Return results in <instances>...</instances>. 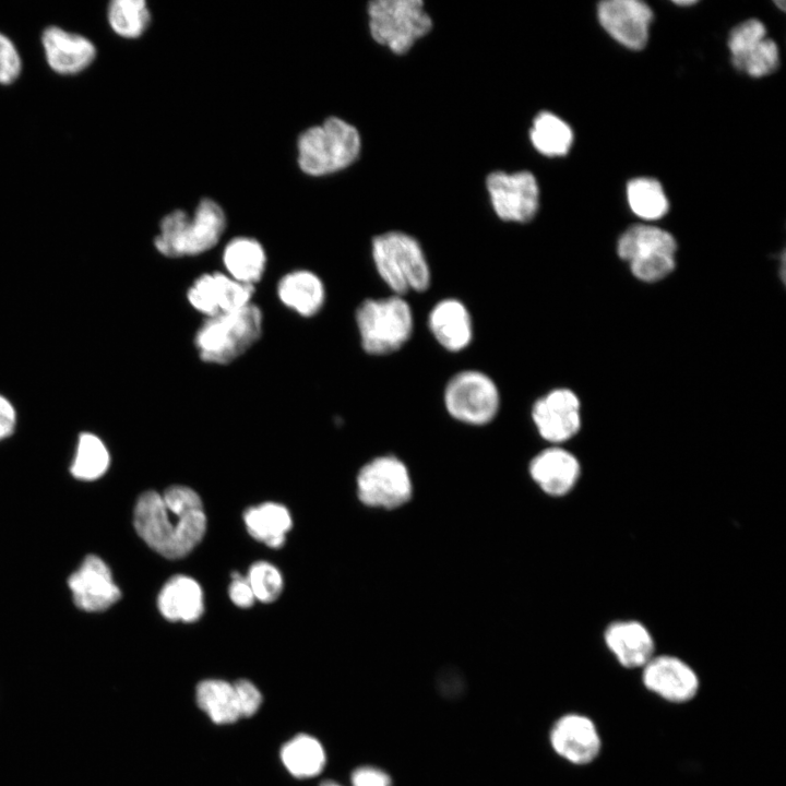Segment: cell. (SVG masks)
I'll return each instance as SVG.
<instances>
[{"mask_svg": "<svg viewBox=\"0 0 786 786\" xmlns=\"http://www.w3.org/2000/svg\"><path fill=\"white\" fill-rule=\"evenodd\" d=\"M138 535L154 551L168 559L187 556L203 538L206 516L200 496L175 485L163 493L147 490L133 510Z\"/></svg>", "mask_w": 786, "mask_h": 786, "instance_id": "1", "label": "cell"}, {"mask_svg": "<svg viewBox=\"0 0 786 786\" xmlns=\"http://www.w3.org/2000/svg\"><path fill=\"white\" fill-rule=\"evenodd\" d=\"M226 228V215L214 200L202 199L192 216L175 210L159 223L156 250L167 258L192 257L212 249Z\"/></svg>", "mask_w": 786, "mask_h": 786, "instance_id": "2", "label": "cell"}, {"mask_svg": "<svg viewBox=\"0 0 786 786\" xmlns=\"http://www.w3.org/2000/svg\"><path fill=\"white\" fill-rule=\"evenodd\" d=\"M262 326V311L251 302L241 309L207 318L194 335V346L204 362L226 365L260 338Z\"/></svg>", "mask_w": 786, "mask_h": 786, "instance_id": "3", "label": "cell"}, {"mask_svg": "<svg viewBox=\"0 0 786 786\" xmlns=\"http://www.w3.org/2000/svg\"><path fill=\"white\" fill-rule=\"evenodd\" d=\"M371 254L379 276L394 295L429 288V264L414 237L402 231L378 235L372 239Z\"/></svg>", "mask_w": 786, "mask_h": 786, "instance_id": "4", "label": "cell"}, {"mask_svg": "<svg viewBox=\"0 0 786 786\" xmlns=\"http://www.w3.org/2000/svg\"><path fill=\"white\" fill-rule=\"evenodd\" d=\"M298 165L310 176H324L349 166L360 151L357 129L337 117L305 130L298 138Z\"/></svg>", "mask_w": 786, "mask_h": 786, "instance_id": "5", "label": "cell"}, {"mask_svg": "<svg viewBox=\"0 0 786 786\" xmlns=\"http://www.w3.org/2000/svg\"><path fill=\"white\" fill-rule=\"evenodd\" d=\"M356 323L362 349L381 356L400 349L413 333L414 319L403 296L368 298L356 310Z\"/></svg>", "mask_w": 786, "mask_h": 786, "instance_id": "6", "label": "cell"}, {"mask_svg": "<svg viewBox=\"0 0 786 786\" xmlns=\"http://www.w3.org/2000/svg\"><path fill=\"white\" fill-rule=\"evenodd\" d=\"M372 38L395 53H405L432 27L420 0H374L368 3Z\"/></svg>", "mask_w": 786, "mask_h": 786, "instance_id": "7", "label": "cell"}, {"mask_svg": "<svg viewBox=\"0 0 786 786\" xmlns=\"http://www.w3.org/2000/svg\"><path fill=\"white\" fill-rule=\"evenodd\" d=\"M443 402L454 419L472 426H484L497 416L500 393L488 374L468 369L455 373L448 381Z\"/></svg>", "mask_w": 786, "mask_h": 786, "instance_id": "8", "label": "cell"}, {"mask_svg": "<svg viewBox=\"0 0 786 786\" xmlns=\"http://www.w3.org/2000/svg\"><path fill=\"white\" fill-rule=\"evenodd\" d=\"M359 500L368 507L392 510L412 498L413 485L406 465L394 455L366 463L357 476Z\"/></svg>", "mask_w": 786, "mask_h": 786, "instance_id": "9", "label": "cell"}, {"mask_svg": "<svg viewBox=\"0 0 786 786\" xmlns=\"http://www.w3.org/2000/svg\"><path fill=\"white\" fill-rule=\"evenodd\" d=\"M486 186L493 211L503 221L526 223L538 211L539 189L528 171H495L487 177Z\"/></svg>", "mask_w": 786, "mask_h": 786, "instance_id": "10", "label": "cell"}, {"mask_svg": "<svg viewBox=\"0 0 786 786\" xmlns=\"http://www.w3.org/2000/svg\"><path fill=\"white\" fill-rule=\"evenodd\" d=\"M68 586L74 605L87 612L104 611L121 598L108 564L96 555L83 559L69 576Z\"/></svg>", "mask_w": 786, "mask_h": 786, "instance_id": "11", "label": "cell"}, {"mask_svg": "<svg viewBox=\"0 0 786 786\" xmlns=\"http://www.w3.org/2000/svg\"><path fill=\"white\" fill-rule=\"evenodd\" d=\"M254 286L233 279L226 273H204L187 290L190 306L207 318L231 312L251 303Z\"/></svg>", "mask_w": 786, "mask_h": 786, "instance_id": "12", "label": "cell"}, {"mask_svg": "<svg viewBox=\"0 0 786 786\" xmlns=\"http://www.w3.org/2000/svg\"><path fill=\"white\" fill-rule=\"evenodd\" d=\"M532 419L543 439L565 442L581 428L580 400L570 389L551 390L534 403Z\"/></svg>", "mask_w": 786, "mask_h": 786, "instance_id": "13", "label": "cell"}, {"mask_svg": "<svg viewBox=\"0 0 786 786\" xmlns=\"http://www.w3.org/2000/svg\"><path fill=\"white\" fill-rule=\"evenodd\" d=\"M642 683L650 692L675 704L690 702L700 690L694 669L672 655H654L642 668Z\"/></svg>", "mask_w": 786, "mask_h": 786, "instance_id": "14", "label": "cell"}, {"mask_svg": "<svg viewBox=\"0 0 786 786\" xmlns=\"http://www.w3.org/2000/svg\"><path fill=\"white\" fill-rule=\"evenodd\" d=\"M549 742L561 759L580 766L594 762L602 751V738L595 723L579 713L560 716L550 728Z\"/></svg>", "mask_w": 786, "mask_h": 786, "instance_id": "15", "label": "cell"}, {"mask_svg": "<svg viewBox=\"0 0 786 786\" xmlns=\"http://www.w3.org/2000/svg\"><path fill=\"white\" fill-rule=\"evenodd\" d=\"M597 15L604 29L619 44L642 49L653 20L651 8L639 0H607L598 4Z\"/></svg>", "mask_w": 786, "mask_h": 786, "instance_id": "16", "label": "cell"}, {"mask_svg": "<svg viewBox=\"0 0 786 786\" xmlns=\"http://www.w3.org/2000/svg\"><path fill=\"white\" fill-rule=\"evenodd\" d=\"M41 46L48 67L59 75H76L95 60L97 50L85 36L50 25L41 34Z\"/></svg>", "mask_w": 786, "mask_h": 786, "instance_id": "17", "label": "cell"}, {"mask_svg": "<svg viewBox=\"0 0 786 786\" xmlns=\"http://www.w3.org/2000/svg\"><path fill=\"white\" fill-rule=\"evenodd\" d=\"M528 472L545 493L562 497L575 487L581 475V465L571 452L551 446L533 457Z\"/></svg>", "mask_w": 786, "mask_h": 786, "instance_id": "18", "label": "cell"}, {"mask_svg": "<svg viewBox=\"0 0 786 786\" xmlns=\"http://www.w3.org/2000/svg\"><path fill=\"white\" fill-rule=\"evenodd\" d=\"M604 641L616 660L628 669H642L655 655L652 633L636 620L611 622L605 629Z\"/></svg>", "mask_w": 786, "mask_h": 786, "instance_id": "19", "label": "cell"}, {"mask_svg": "<svg viewBox=\"0 0 786 786\" xmlns=\"http://www.w3.org/2000/svg\"><path fill=\"white\" fill-rule=\"evenodd\" d=\"M428 327L436 341L450 352L465 349L473 340L471 313L455 298L442 299L433 306L428 315Z\"/></svg>", "mask_w": 786, "mask_h": 786, "instance_id": "20", "label": "cell"}, {"mask_svg": "<svg viewBox=\"0 0 786 786\" xmlns=\"http://www.w3.org/2000/svg\"><path fill=\"white\" fill-rule=\"evenodd\" d=\"M159 612L170 621L193 622L203 614L204 600L200 584L187 575H174L157 597Z\"/></svg>", "mask_w": 786, "mask_h": 786, "instance_id": "21", "label": "cell"}, {"mask_svg": "<svg viewBox=\"0 0 786 786\" xmlns=\"http://www.w3.org/2000/svg\"><path fill=\"white\" fill-rule=\"evenodd\" d=\"M277 297L288 309L301 317H313L323 307L325 287L322 279L309 270H294L278 281Z\"/></svg>", "mask_w": 786, "mask_h": 786, "instance_id": "22", "label": "cell"}, {"mask_svg": "<svg viewBox=\"0 0 786 786\" xmlns=\"http://www.w3.org/2000/svg\"><path fill=\"white\" fill-rule=\"evenodd\" d=\"M222 260L228 276L252 286L262 278L266 266L263 246L245 236L236 237L225 246Z\"/></svg>", "mask_w": 786, "mask_h": 786, "instance_id": "23", "label": "cell"}, {"mask_svg": "<svg viewBox=\"0 0 786 786\" xmlns=\"http://www.w3.org/2000/svg\"><path fill=\"white\" fill-rule=\"evenodd\" d=\"M248 533L271 548H279L290 531L293 521L286 507L276 502H264L248 508L243 513Z\"/></svg>", "mask_w": 786, "mask_h": 786, "instance_id": "24", "label": "cell"}, {"mask_svg": "<svg viewBox=\"0 0 786 786\" xmlns=\"http://www.w3.org/2000/svg\"><path fill=\"white\" fill-rule=\"evenodd\" d=\"M196 702L216 724H231L243 717L235 682L219 679L201 681L196 687Z\"/></svg>", "mask_w": 786, "mask_h": 786, "instance_id": "25", "label": "cell"}, {"mask_svg": "<svg viewBox=\"0 0 786 786\" xmlns=\"http://www.w3.org/2000/svg\"><path fill=\"white\" fill-rule=\"evenodd\" d=\"M677 242L675 237L656 226L633 225L629 227L619 238L617 253L624 261H632L636 258L658 253H676Z\"/></svg>", "mask_w": 786, "mask_h": 786, "instance_id": "26", "label": "cell"}, {"mask_svg": "<svg viewBox=\"0 0 786 786\" xmlns=\"http://www.w3.org/2000/svg\"><path fill=\"white\" fill-rule=\"evenodd\" d=\"M285 767L296 777L320 774L326 757L322 745L313 737L301 734L287 741L281 751Z\"/></svg>", "mask_w": 786, "mask_h": 786, "instance_id": "27", "label": "cell"}, {"mask_svg": "<svg viewBox=\"0 0 786 786\" xmlns=\"http://www.w3.org/2000/svg\"><path fill=\"white\" fill-rule=\"evenodd\" d=\"M529 138L539 153L550 157L565 155L573 142L569 124L549 111L535 117Z\"/></svg>", "mask_w": 786, "mask_h": 786, "instance_id": "28", "label": "cell"}, {"mask_svg": "<svg viewBox=\"0 0 786 786\" xmlns=\"http://www.w3.org/2000/svg\"><path fill=\"white\" fill-rule=\"evenodd\" d=\"M110 464L109 451L104 441L92 432L79 436L70 472L80 480L91 481L100 478Z\"/></svg>", "mask_w": 786, "mask_h": 786, "instance_id": "29", "label": "cell"}, {"mask_svg": "<svg viewBox=\"0 0 786 786\" xmlns=\"http://www.w3.org/2000/svg\"><path fill=\"white\" fill-rule=\"evenodd\" d=\"M627 198L631 211L643 219H658L669 209L662 184L653 178L640 177L630 180L627 186Z\"/></svg>", "mask_w": 786, "mask_h": 786, "instance_id": "30", "label": "cell"}, {"mask_svg": "<svg viewBox=\"0 0 786 786\" xmlns=\"http://www.w3.org/2000/svg\"><path fill=\"white\" fill-rule=\"evenodd\" d=\"M110 28L123 38H138L147 28L151 14L144 0H112L107 7Z\"/></svg>", "mask_w": 786, "mask_h": 786, "instance_id": "31", "label": "cell"}, {"mask_svg": "<svg viewBox=\"0 0 786 786\" xmlns=\"http://www.w3.org/2000/svg\"><path fill=\"white\" fill-rule=\"evenodd\" d=\"M731 61L736 69L750 76H765L778 67V48L774 40L765 37L742 55L731 58Z\"/></svg>", "mask_w": 786, "mask_h": 786, "instance_id": "32", "label": "cell"}, {"mask_svg": "<svg viewBox=\"0 0 786 786\" xmlns=\"http://www.w3.org/2000/svg\"><path fill=\"white\" fill-rule=\"evenodd\" d=\"M255 599L272 603L278 598L283 590V577L276 567L266 561L254 562L247 574Z\"/></svg>", "mask_w": 786, "mask_h": 786, "instance_id": "33", "label": "cell"}, {"mask_svg": "<svg viewBox=\"0 0 786 786\" xmlns=\"http://www.w3.org/2000/svg\"><path fill=\"white\" fill-rule=\"evenodd\" d=\"M630 263V270L640 281L652 283L670 274L676 265L675 254L658 252L636 258Z\"/></svg>", "mask_w": 786, "mask_h": 786, "instance_id": "34", "label": "cell"}, {"mask_svg": "<svg viewBox=\"0 0 786 786\" xmlns=\"http://www.w3.org/2000/svg\"><path fill=\"white\" fill-rule=\"evenodd\" d=\"M765 37V26L757 19L738 24L731 29L727 41L731 58L742 55Z\"/></svg>", "mask_w": 786, "mask_h": 786, "instance_id": "35", "label": "cell"}, {"mask_svg": "<svg viewBox=\"0 0 786 786\" xmlns=\"http://www.w3.org/2000/svg\"><path fill=\"white\" fill-rule=\"evenodd\" d=\"M22 58L15 44L0 32V85H11L21 75Z\"/></svg>", "mask_w": 786, "mask_h": 786, "instance_id": "36", "label": "cell"}, {"mask_svg": "<svg viewBox=\"0 0 786 786\" xmlns=\"http://www.w3.org/2000/svg\"><path fill=\"white\" fill-rule=\"evenodd\" d=\"M352 786H392L390 775L383 770L364 765L354 770L350 777Z\"/></svg>", "mask_w": 786, "mask_h": 786, "instance_id": "37", "label": "cell"}, {"mask_svg": "<svg viewBox=\"0 0 786 786\" xmlns=\"http://www.w3.org/2000/svg\"><path fill=\"white\" fill-rule=\"evenodd\" d=\"M231 579L228 587L231 602L240 608L251 607L255 602V597L247 576L241 575L239 572H234Z\"/></svg>", "mask_w": 786, "mask_h": 786, "instance_id": "38", "label": "cell"}, {"mask_svg": "<svg viewBox=\"0 0 786 786\" xmlns=\"http://www.w3.org/2000/svg\"><path fill=\"white\" fill-rule=\"evenodd\" d=\"M243 717L252 716L260 707L262 695L259 689L249 680L235 681Z\"/></svg>", "mask_w": 786, "mask_h": 786, "instance_id": "39", "label": "cell"}, {"mask_svg": "<svg viewBox=\"0 0 786 786\" xmlns=\"http://www.w3.org/2000/svg\"><path fill=\"white\" fill-rule=\"evenodd\" d=\"M16 426V412L12 403L0 394V441L10 437Z\"/></svg>", "mask_w": 786, "mask_h": 786, "instance_id": "40", "label": "cell"}, {"mask_svg": "<svg viewBox=\"0 0 786 786\" xmlns=\"http://www.w3.org/2000/svg\"><path fill=\"white\" fill-rule=\"evenodd\" d=\"M695 2H696V1H694V0H678V1H675V3L678 4V5H691V4H694Z\"/></svg>", "mask_w": 786, "mask_h": 786, "instance_id": "41", "label": "cell"}, {"mask_svg": "<svg viewBox=\"0 0 786 786\" xmlns=\"http://www.w3.org/2000/svg\"><path fill=\"white\" fill-rule=\"evenodd\" d=\"M320 786H343V785H341L340 783H337L335 781L327 779V781L322 782Z\"/></svg>", "mask_w": 786, "mask_h": 786, "instance_id": "42", "label": "cell"}, {"mask_svg": "<svg viewBox=\"0 0 786 786\" xmlns=\"http://www.w3.org/2000/svg\"><path fill=\"white\" fill-rule=\"evenodd\" d=\"M774 3H775L776 5H778L782 11L785 10V2H784V1H775Z\"/></svg>", "mask_w": 786, "mask_h": 786, "instance_id": "43", "label": "cell"}]
</instances>
